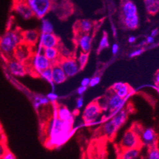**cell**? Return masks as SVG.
<instances>
[{
	"label": "cell",
	"mask_w": 159,
	"mask_h": 159,
	"mask_svg": "<svg viewBox=\"0 0 159 159\" xmlns=\"http://www.w3.org/2000/svg\"><path fill=\"white\" fill-rule=\"evenodd\" d=\"M158 34V30L156 28V29H154V30H153L152 31L150 36H153V37H155V36H156Z\"/></svg>",
	"instance_id": "ee69618b"
},
{
	"label": "cell",
	"mask_w": 159,
	"mask_h": 159,
	"mask_svg": "<svg viewBox=\"0 0 159 159\" xmlns=\"http://www.w3.org/2000/svg\"><path fill=\"white\" fill-rule=\"evenodd\" d=\"M122 16L127 17L138 14V8L135 3L131 0H125L122 5Z\"/></svg>",
	"instance_id": "e0dca14e"
},
{
	"label": "cell",
	"mask_w": 159,
	"mask_h": 159,
	"mask_svg": "<svg viewBox=\"0 0 159 159\" xmlns=\"http://www.w3.org/2000/svg\"><path fill=\"white\" fill-rule=\"evenodd\" d=\"M2 54H1V52H0V59H1V57H2Z\"/></svg>",
	"instance_id": "816d5d0a"
},
{
	"label": "cell",
	"mask_w": 159,
	"mask_h": 159,
	"mask_svg": "<svg viewBox=\"0 0 159 159\" xmlns=\"http://www.w3.org/2000/svg\"><path fill=\"white\" fill-rule=\"evenodd\" d=\"M155 84H157V85H159V71L157 72V73L155 75Z\"/></svg>",
	"instance_id": "bcb514c9"
},
{
	"label": "cell",
	"mask_w": 159,
	"mask_h": 159,
	"mask_svg": "<svg viewBox=\"0 0 159 159\" xmlns=\"http://www.w3.org/2000/svg\"><path fill=\"white\" fill-rule=\"evenodd\" d=\"M22 42L29 45L31 47H34L39 41L40 37V33L38 30H31L22 31Z\"/></svg>",
	"instance_id": "5bb4252c"
},
{
	"label": "cell",
	"mask_w": 159,
	"mask_h": 159,
	"mask_svg": "<svg viewBox=\"0 0 159 159\" xmlns=\"http://www.w3.org/2000/svg\"><path fill=\"white\" fill-rule=\"evenodd\" d=\"M0 159H2V158H0Z\"/></svg>",
	"instance_id": "f5cc1de1"
},
{
	"label": "cell",
	"mask_w": 159,
	"mask_h": 159,
	"mask_svg": "<svg viewBox=\"0 0 159 159\" xmlns=\"http://www.w3.org/2000/svg\"><path fill=\"white\" fill-rule=\"evenodd\" d=\"M78 43L83 52L89 53L92 45V38L89 34H82L78 38Z\"/></svg>",
	"instance_id": "7402d4cb"
},
{
	"label": "cell",
	"mask_w": 159,
	"mask_h": 159,
	"mask_svg": "<svg viewBox=\"0 0 159 159\" xmlns=\"http://www.w3.org/2000/svg\"><path fill=\"white\" fill-rule=\"evenodd\" d=\"M128 116V111L125 109H121L120 111L116 112L113 115L111 118L112 122L113 123L115 127L118 129L127 120Z\"/></svg>",
	"instance_id": "ac0fdd59"
},
{
	"label": "cell",
	"mask_w": 159,
	"mask_h": 159,
	"mask_svg": "<svg viewBox=\"0 0 159 159\" xmlns=\"http://www.w3.org/2000/svg\"><path fill=\"white\" fill-rule=\"evenodd\" d=\"M47 98L48 99V100L50 101H51V102H55L57 99L58 96H57V94L54 93V92H50V93L47 94Z\"/></svg>",
	"instance_id": "8d00e7d4"
},
{
	"label": "cell",
	"mask_w": 159,
	"mask_h": 159,
	"mask_svg": "<svg viewBox=\"0 0 159 159\" xmlns=\"http://www.w3.org/2000/svg\"><path fill=\"white\" fill-rule=\"evenodd\" d=\"M49 102H50V101L47 98V96L38 95L34 98L33 104H34V108L36 110H38L39 107H42V106L47 105Z\"/></svg>",
	"instance_id": "4316f807"
},
{
	"label": "cell",
	"mask_w": 159,
	"mask_h": 159,
	"mask_svg": "<svg viewBox=\"0 0 159 159\" xmlns=\"http://www.w3.org/2000/svg\"><path fill=\"white\" fill-rule=\"evenodd\" d=\"M87 87H84V86H80V87L78 88L77 89V93L79 95H82L84 92L87 90Z\"/></svg>",
	"instance_id": "f35d334b"
},
{
	"label": "cell",
	"mask_w": 159,
	"mask_h": 159,
	"mask_svg": "<svg viewBox=\"0 0 159 159\" xmlns=\"http://www.w3.org/2000/svg\"><path fill=\"white\" fill-rule=\"evenodd\" d=\"M39 74L43 79L47 81L48 82L50 83V84H54L52 82V67H50L49 68H47V69L41 71Z\"/></svg>",
	"instance_id": "4dcf8cb0"
},
{
	"label": "cell",
	"mask_w": 159,
	"mask_h": 159,
	"mask_svg": "<svg viewBox=\"0 0 159 159\" xmlns=\"http://www.w3.org/2000/svg\"><path fill=\"white\" fill-rule=\"evenodd\" d=\"M54 31V26L47 19H43L42 22L41 32L42 33H52Z\"/></svg>",
	"instance_id": "83f0119b"
},
{
	"label": "cell",
	"mask_w": 159,
	"mask_h": 159,
	"mask_svg": "<svg viewBox=\"0 0 159 159\" xmlns=\"http://www.w3.org/2000/svg\"><path fill=\"white\" fill-rule=\"evenodd\" d=\"M34 71L39 73L41 71L52 67V62L45 57L43 53H35L28 60Z\"/></svg>",
	"instance_id": "52a82bcc"
},
{
	"label": "cell",
	"mask_w": 159,
	"mask_h": 159,
	"mask_svg": "<svg viewBox=\"0 0 159 159\" xmlns=\"http://www.w3.org/2000/svg\"><path fill=\"white\" fill-rule=\"evenodd\" d=\"M111 30H112V33H113V36H114L115 37L116 36V35H117V30H116V27H115V26L114 25H112V26H111Z\"/></svg>",
	"instance_id": "f6af8a7d"
},
{
	"label": "cell",
	"mask_w": 159,
	"mask_h": 159,
	"mask_svg": "<svg viewBox=\"0 0 159 159\" xmlns=\"http://www.w3.org/2000/svg\"><path fill=\"white\" fill-rule=\"evenodd\" d=\"M90 80L89 78H84L82 82H81V85L84 86V87H88L89 86V84H90Z\"/></svg>",
	"instance_id": "60d3db41"
},
{
	"label": "cell",
	"mask_w": 159,
	"mask_h": 159,
	"mask_svg": "<svg viewBox=\"0 0 159 159\" xmlns=\"http://www.w3.org/2000/svg\"><path fill=\"white\" fill-rule=\"evenodd\" d=\"M40 39V45L43 48H52V47H58L60 39L54 33H42L39 37Z\"/></svg>",
	"instance_id": "7c38bea8"
},
{
	"label": "cell",
	"mask_w": 159,
	"mask_h": 159,
	"mask_svg": "<svg viewBox=\"0 0 159 159\" xmlns=\"http://www.w3.org/2000/svg\"><path fill=\"white\" fill-rule=\"evenodd\" d=\"M102 133L108 138H113V136L116 134L118 129L115 127L111 120H109L106 123L104 124L102 128Z\"/></svg>",
	"instance_id": "d4e9b609"
},
{
	"label": "cell",
	"mask_w": 159,
	"mask_h": 159,
	"mask_svg": "<svg viewBox=\"0 0 159 159\" xmlns=\"http://www.w3.org/2000/svg\"><path fill=\"white\" fill-rule=\"evenodd\" d=\"M89 53H85L82 52L81 54H80L77 62L80 70H83L85 68L86 64H87V62L89 60Z\"/></svg>",
	"instance_id": "f1b7e54d"
},
{
	"label": "cell",
	"mask_w": 159,
	"mask_h": 159,
	"mask_svg": "<svg viewBox=\"0 0 159 159\" xmlns=\"http://www.w3.org/2000/svg\"><path fill=\"white\" fill-rule=\"evenodd\" d=\"M144 50L143 48H138V49H136L134 51H132V52H130V54H129V57L132 58V57H137V56H139L140 55H141L144 52Z\"/></svg>",
	"instance_id": "836d02e7"
},
{
	"label": "cell",
	"mask_w": 159,
	"mask_h": 159,
	"mask_svg": "<svg viewBox=\"0 0 159 159\" xmlns=\"http://www.w3.org/2000/svg\"><path fill=\"white\" fill-rule=\"evenodd\" d=\"M147 12L150 15H155L159 11V0H144Z\"/></svg>",
	"instance_id": "cb8c5ba5"
},
{
	"label": "cell",
	"mask_w": 159,
	"mask_h": 159,
	"mask_svg": "<svg viewBox=\"0 0 159 159\" xmlns=\"http://www.w3.org/2000/svg\"><path fill=\"white\" fill-rule=\"evenodd\" d=\"M13 9L25 20H29L34 16L33 12L28 1L25 0H14Z\"/></svg>",
	"instance_id": "ba28073f"
},
{
	"label": "cell",
	"mask_w": 159,
	"mask_h": 159,
	"mask_svg": "<svg viewBox=\"0 0 159 159\" xmlns=\"http://www.w3.org/2000/svg\"><path fill=\"white\" fill-rule=\"evenodd\" d=\"M109 47V41H108V34L104 32L103 35L101 39V41L99 42V47H98V52L102 51L103 49H105Z\"/></svg>",
	"instance_id": "f546056e"
},
{
	"label": "cell",
	"mask_w": 159,
	"mask_h": 159,
	"mask_svg": "<svg viewBox=\"0 0 159 159\" xmlns=\"http://www.w3.org/2000/svg\"><path fill=\"white\" fill-rule=\"evenodd\" d=\"M84 105V98L82 97H79L76 99V107L78 108H81Z\"/></svg>",
	"instance_id": "74e56055"
},
{
	"label": "cell",
	"mask_w": 159,
	"mask_h": 159,
	"mask_svg": "<svg viewBox=\"0 0 159 159\" xmlns=\"http://www.w3.org/2000/svg\"><path fill=\"white\" fill-rule=\"evenodd\" d=\"M34 16L39 19H42L50 11L52 5V0H28Z\"/></svg>",
	"instance_id": "3957f363"
},
{
	"label": "cell",
	"mask_w": 159,
	"mask_h": 159,
	"mask_svg": "<svg viewBox=\"0 0 159 159\" xmlns=\"http://www.w3.org/2000/svg\"><path fill=\"white\" fill-rule=\"evenodd\" d=\"M5 143L2 141H0V158H2L5 152L7 151Z\"/></svg>",
	"instance_id": "e575fe53"
},
{
	"label": "cell",
	"mask_w": 159,
	"mask_h": 159,
	"mask_svg": "<svg viewBox=\"0 0 159 159\" xmlns=\"http://www.w3.org/2000/svg\"><path fill=\"white\" fill-rule=\"evenodd\" d=\"M101 82V78L99 76H95L94 77L92 78V79L90 80V84L89 86L90 87H95L97 85H98Z\"/></svg>",
	"instance_id": "d6a6232c"
},
{
	"label": "cell",
	"mask_w": 159,
	"mask_h": 159,
	"mask_svg": "<svg viewBox=\"0 0 159 159\" xmlns=\"http://www.w3.org/2000/svg\"><path fill=\"white\" fill-rule=\"evenodd\" d=\"M58 118H59L61 120L73 123V116L71 112L69 110V109L64 107V106H59L56 108V113Z\"/></svg>",
	"instance_id": "44dd1931"
},
{
	"label": "cell",
	"mask_w": 159,
	"mask_h": 159,
	"mask_svg": "<svg viewBox=\"0 0 159 159\" xmlns=\"http://www.w3.org/2000/svg\"><path fill=\"white\" fill-rule=\"evenodd\" d=\"M72 124L61 120L55 115L48 126L49 139L47 143L50 147L61 145L67 140L71 131Z\"/></svg>",
	"instance_id": "6da1fadb"
},
{
	"label": "cell",
	"mask_w": 159,
	"mask_h": 159,
	"mask_svg": "<svg viewBox=\"0 0 159 159\" xmlns=\"http://www.w3.org/2000/svg\"><path fill=\"white\" fill-rule=\"evenodd\" d=\"M139 159H147L146 157H140Z\"/></svg>",
	"instance_id": "f907efd6"
},
{
	"label": "cell",
	"mask_w": 159,
	"mask_h": 159,
	"mask_svg": "<svg viewBox=\"0 0 159 159\" xmlns=\"http://www.w3.org/2000/svg\"><path fill=\"white\" fill-rule=\"evenodd\" d=\"M111 90L120 98L125 99L130 92L131 89L127 84L117 82L111 86Z\"/></svg>",
	"instance_id": "2e32d148"
},
{
	"label": "cell",
	"mask_w": 159,
	"mask_h": 159,
	"mask_svg": "<svg viewBox=\"0 0 159 159\" xmlns=\"http://www.w3.org/2000/svg\"><path fill=\"white\" fill-rule=\"evenodd\" d=\"M136 38L132 36H130L129 38H128V42L129 43H133L136 42Z\"/></svg>",
	"instance_id": "7bdbcfd3"
},
{
	"label": "cell",
	"mask_w": 159,
	"mask_h": 159,
	"mask_svg": "<svg viewBox=\"0 0 159 159\" xmlns=\"http://www.w3.org/2000/svg\"><path fill=\"white\" fill-rule=\"evenodd\" d=\"M145 41H146V42H147V44H152V43H154L155 39H154V37H153L152 36H149L147 38Z\"/></svg>",
	"instance_id": "b9f144b4"
},
{
	"label": "cell",
	"mask_w": 159,
	"mask_h": 159,
	"mask_svg": "<svg viewBox=\"0 0 159 159\" xmlns=\"http://www.w3.org/2000/svg\"><path fill=\"white\" fill-rule=\"evenodd\" d=\"M25 1H28V0H25Z\"/></svg>",
	"instance_id": "db71d44e"
},
{
	"label": "cell",
	"mask_w": 159,
	"mask_h": 159,
	"mask_svg": "<svg viewBox=\"0 0 159 159\" xmlns=\"http://www.w3.org/2000/svg\"><path fill=\"white\" fill-rule=\"evenodd\" d=\"M122 20L124 27L129 30H134L137 29L139 23V16L138 14L127 17H122Z\"/></svg>",
	"instance_id": "ffe728a7"
},
{
	"label": "cell",
	"mask_w": 159,
	"mask_h": 159,
	"mask_svg": "<svg viewBox=\"0 0 159 159\" xmlns=\"http://www.w3.org/2000/svg\"><path fill=\"white\" fill-rule=\"evenodd\" d=\"M52 82L54 84H61L64 83L68 78L66 73L61 68L58 63L52 64Z\"/></svg>",
	"instance_id": "9a60e30c"
},
{
	"label": "cell",
	"mask_w": 159,
	"mask_h": 159,
	"mask_svg": "<svg viewBox=\"0 0 159 159\" xmlns=\"http://www.w3.org/2000/svg\"><path fill=\"white\" fill-rule=\"evenodd\" d=\"M7 61L8 70L13 75L16 76H24L27 73L25 65L24 63L15 59L14 58Z\"/></svg>",
	"instance_id": "4fadbf2b"
},
{
	"label": "cell",
	"mask_w": 159,
	"mask_h": 159,
	"mask_svg": "<svg viewBox=\"0 0 159 159\" xmlns=\"http://www.w3.org/2000/svg\"><path fill=\"white\" fill-rule=\"evenodd\" d=\"M77 27L79 31L82 34L89 33L92 28V22L87 19L82 20L78 23Z\"/></svg>",
	"instance_id": "484cf974"
},
{
	"label": "cell",
	"mask_w": 159,
	"mask_h": 159,
	"mask_svg": "<svg viewBox=\"0 0 159 159\" xmlns=\"http://www.w3.org/2000/svg\"><path fill=\"white\" fill-rule=\"evenodd\" d=\"M147 42H146L145 40H144V41H143V42L139 44V46H143V45H147Z\"/></svg>",
	"instance_id": "7dc6e473"
},
{
	"label": "cell",
	"mask_w": 159,
	"mask_h": 159,
	"mask_svg": "<svg viewBox=\"0 0 159 159\" xmlns=\"http://www.w3.org/2000/svg\"><path fill=\"white\" fill-rule=\"evenodd\" d=\"M43 53L52 64L58 63L61 59L60 58V51L57 47L43 48Z\"/></svg>",
	"instance_id": "d6986e66"
},
{
	"label": "cell",
	"mask_w": 159,
	"mask_h": 159,
	"mask_svg": "<svg viewBox=\"0 0 159 159\" xmlns=\"http://www.w3.org/2000/svg\"><path fill=\"white\" fill-rule=\"evenodd\" d=\"M157 91H158V92L159 93V85H158L157 86Z\"/></svg>",
	"instance_id": "c3c4849f"
},
{
	"label": "cell",
	"mask_w": 159,
	"mask_h": 159,
	"mask_svg": "<svg viewBox=\"0 0 159 159\" xmlns=\"http://www.w3.org/2000/svg\"><path fill=\"white\" fill-rule=\"evenodd\" d=\"M0 132H2V125H1V123H0Z\"/></svg>",
	"instance_id": "681fc988"
},
{
	"label": "cell",
	"mask_w": 159,
	"mask_h": 159,
	"mask_svg": "<svg viewBox=\"0 0 159 159\" xmlns=\"http://www.w3.org/2000/svg\"><path fill=\"white\" fill-rule=\"evenodd\" d=\"M141 157V148H135L122 150L120 159H139Z\"/></svg>",
	"instance_id": "603a6c76"
},
{
	"label": "cell",
	"mask_w": 159,
	"mask_h": 159,
	"mask_svg": "<svg viewBox=\"0 0 159 159\" xmlns=\"http://www.w3.org/2000/svg\"><path fill=\"white\" fill-rule=\"evenodd\" d=\"M31 46L21 42L16 48L14 53V58L22 63H25L33 56Z\"/></svg>",
	"instance_id": "30bf717a"
},
{
	"label": "cell",
	"mask_w": 159,
	"mask_h": 159,
	"mask_svg": "<svg viewBox=\"0 0 159 159\" xmlns=\"http://www.w3.org/2000/svg\"><path fill=\"white\" fill-rule=\"evenodd\" d=\"M2 158V159H16L15 155L9 150H7L5 152V153L4 154V155Z\"/></svg>",
	"instance_id": "d590c367"
},
{
	"label": "cell",
	"mask_w": 159,
	"mask_h": 159,
	"mask_svg": "<svg viewBox=\"0 0 159 159\" xmlns=\"http://www.w3.org/2000/svg\"><path fill=\"white\" fill-rule=\"evenodd\" d=\"M124 102L125 99L118 96L115 92L112 90V92H111L110 94L106 98L104 103L100 106L102 110L104 109L113 115H115L116 112L122 109Z\"/></svg>",
	"instance_id": "277c9868"
},
{
	"label": "cell",
	"mask_w": 159,
	"mask_h": 159,
	"mask_svg": "<svg viewBox=\"0 0 159 159\" xmlns=\"http://www.w3.org/2000/svg\"><path fill=\"white\" fill-rule=\"evenodd\" d=\"M102 111V110L98 101L92 102L87 106L83 112V120L87 124L94 123L98 120Z\"/></svg>",
	"instance_id": "8992f818"
},
{
	"label": "cell",
	"mask_w": 159,
	"mask_h": 159,
	"mask_svg": "<svg viewBox=\"0 0 159 159\" xmlns=\"http://www.w3.org/2000/svg\"><path fill=\"white\" fill-rule=\"evenodd\" d=\"M120 145L122 150L135 148H141L143 147L140 137L131 129L125 132L120 141Z\"/></svg>",
	"instance_id": "5b68a950"
},
{
	"label": "cell",
	"mask_w": 159,
	"mask_h": 159,
	"mask_svg": "<svg viewBox=\"0 0 159 159\" xmlns=\"http://www.w3.org/2000/svg\"><path fill=\"white\" fill-rule=\"evenodd\" d=\"M58 64L68 77L74 76L80 70L78 62L73 58L61 59Z\"/></svg>",
	"instance_id": "9c48e42d"
},
{
	"label": "cell",
	"mask_w": 159,
	"mask_h": 159,
	"mask_svg": "<svg viewBox=\"0 0 159 159\" xmlns=\"http://www.w3.org/2000/svg\"><path fill=\"white\" fill-rule=\"evenodd\" d=\"M118 50H119V45L117 43H114L112 45V48H111L112 54L113 55H116L118 53Z\"/></svg>",
	"instance_id": "ab89813d"
},
{
	"label": "cell",
	"mask_w": 159,
	"mask_h": 159,
	"mask_svg": "<svg viewBox=\"0 0 159 159\" xmlns=\"http://www.w3.org/2000/svg\"><path fill=\"white\" fill-rule=\"evenodd\" d=\"M140 138L143 146L148 148L157 146L158 135L153 128L143 129Z\"/></svg>",
	"instance_id": "8fae6325"
},
{
	"label": "cell",
	"mask_w": 159,
	"mask_h": 159,
	"mask_svg": "<svg viewBox=\"0 0 159 159\" xmlns=\"http://www.w3.org/2000/svg\"><path fill=\"white\" fill-rule=\"evenodd\" d=\"M147 159H159V149L157 146L148 148Z\"/></svg>",
	"instance_id": "1f68e13d"
},
{
	"label": "cell",
	"mask_w": 159,
	"mask_h": 159,
	"mask_svg": "<svg viewBox=\"0 0 159 159\" xmlns=\"http://www.w3.org/2000/svg\"><path fill=\"white\" fill-rule=\"evenodd\" d=\"M22 31L9 30L0 37V52L7 60L14 59L16 48L22 42Z\"/></svg>",
	"instance_id": "7a4b0ae2"
}]
</instances>
